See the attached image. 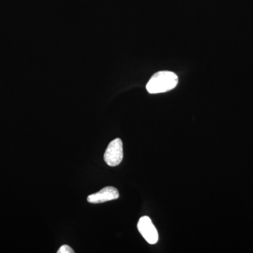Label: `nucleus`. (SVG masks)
<instances>
[{
	"instance_id": "f257e3e1",
	"label": "nucleus",
	"mask_w": 253,
	"mask_h": 253,
	"mask_svg": "<svg viewBox=\"0 0 253 253\" xmlns=\"http://www.w3.org/2000/svg\"><path fill=\"white\" fill-rule=\"evenodd\" d=\"M178 84V77L170 71H160L155 73L146 84L150 94H159L174 89Z\"/></svg>"
},
{
	"instance_id": "f03ea898",
	"label": "nucleus",
	"mask_w": 253,
	"mask_h": 253,
	"mask_svg": "<svg viewBox=\"0 0 253 253\" xmlns=\"http://www.w3.org/2000/svg\"><path fill=\"white\" fill-rule=\"evenodd\" d=\"M123 148L122 140L119 138L110 143L104 154V161L111 167L117 166L122 162Z\"/></svg>"
},
{
	"instance_id": "7ed1b4c3",
	"label": "nucleus",
	"mask_w": 253,
	"mask_h": 253,
	"mask_svg": "<svg viewBox=\"0 0 253 253\" xmlns=\"http://www.w3.org/2000/svg\"><path fill=\"white\" fill-rule=\"evenodd\" d=\"M137 229L141 236L149 244H156L158 241L157 229L147 216L141 217L138 221Z\"/></svg>"
},
{
	"instance_id": "20e7f679",
	"label": "nucleus",
	"mask_w": 253,
	"mask_h": 253,
	"mask_svg": "<svg viewBox=\"0 0 253 253\" xmlns=\"http://www.w3.org/2000/svg\"><path fill=\"white\" fill-rule=\"evenodd\" d=\"M119 198V192L117 189L112 186H107L99 192L89 195L87 201L90 204H102L107 201H113Z\"/></svg>"
},
{
	"instance_id": "39448f33",
	"label": "nucleus",
	"mask_w": 253,
	"mask_h": 253,
	"mask_svg": "<svg viewBox=\"0 0 253 253\" xmlns=\"http://www.w3.org/2000/svg\"><path fill=\"white\" fill-rule=\"evenodd\" d=\"M74 251L68 245H63L59 250L57 253H74Z\"/></svg>"
}]
</instances>
